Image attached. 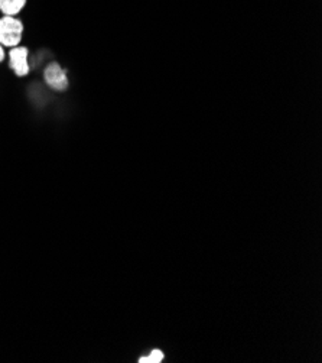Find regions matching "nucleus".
Instances as JSON below:
<instances>
[{
    "instance_id": "f257e3e1",
    "label": "nucleus",
    "mask_w": 322,
    "mask_h": 363,
    "mask_svg": "<svg viewBox=\"0 0 322 363\" xmlns=\"http://www.w3.org/2000/svg\"><path fill=\"white\" fill-rule=\"evenodd\" d=\"M23 23L15 16H4L0 19V45L13 48L22 41Z\"/></svg>"
},
{
    "instance_id": "f03ea898",
    "label": "nucleus",
    "mask_w": 322,
    "mask_h": 363,
    "mask_svg": "<svg viewBox=\"0 0 322 363\" xmlns=\"http://www.w3.org/2000/svg\"><path fill=\"white\" fill-rule=\"evenodd\" d=\"M44 77H45V83L57 91H64L68 87V77H67V72L65 69L58 64V62H52L47 67L45 72H44Z\"/></svg>"
},
{
    "instance_id": "7ed1b4c3",
    "label": "nucleus",
    "mask_w": 322,
    "mask_h": 363,
    "mask_svg": "<svg viewBox=\"0 0 322 363\" xmlns=\"http://www.w3.org/2000/svg\"><path fill=\"white\" fill-rule=\"evenodd\" d=\"M28 48L25 47H13L9 52V64L11 68L15 71L18 77H23L29 72V62H28Z\"/></svg>"
},
{
    "instance_id": "20e7f679",
    "label": "nucleus",
    "mask_w": 322,
    "mask_h": 363,
    "mask_svg": "<svg viewBox=\"0 0 322 363\" xmlns=\"http://www.w3.org/2000/svg\"><path fill=\"white\" fill-rule=\"evenodd\" d=\"M26 5V0H0V11L6 16H16Z\"/></svg>"
},
{
    "instance_id": "39448f33",
    "label": "nucleus",
    "mask_w": 322,
    "mask_h": 363,
    "mask_svg": "<svg viewBox=\"0 0 322 363\" xmlns=\"http://www.w3.org/2000/svg\"><path fill=\"white\" fill-rule=\"evenodd\" d=\"M165 354L159 349L152 350L148 356H143L139 359V363H161L163 360Z\"/></svg>"
},
{
    "instance_id": "423d86ee",
    "label": "nucleus",
    "mask_w": 322,
    "mask_h": 363,
    "mask_svg": "<svg viewBox=\"0 0 322 363\" xmlns=\"http://www.w3.org/2000/svg\"><path fill=\"white\" fill-rule=\"evenodd\" d=\"M5 58V50H4V45H0V61H4Z\"/></svg>"
}]
</instances>
